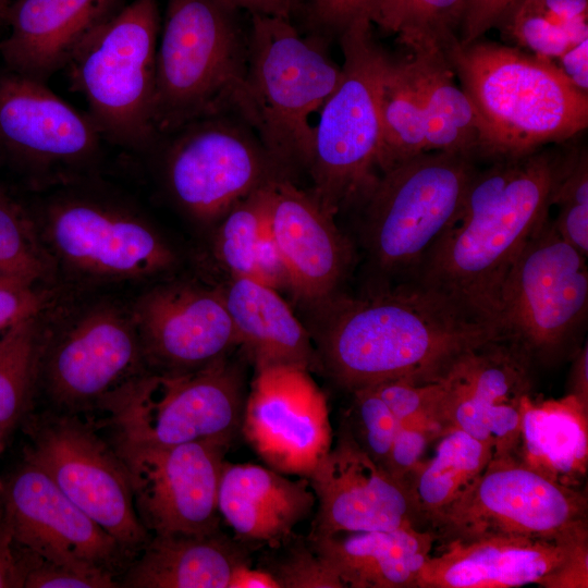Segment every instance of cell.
<instances>
[{
    "mask_svg": "<svg viewBox=\"0 0 588 588\" xmlns=\"http://www.w3.org/2000/svg\"><path fill=\"white\" fill-rule=\"evenodd\" d=\"M322 310L321 370L350 392L394 379L439 381L466 353L505 340L497 323L415 279L363 297L333 296Z\"/></svg>",
    "mask_w": 588,
    "mask_h": 588,
    "instance_id": "6da1fadb",
    "label": "cell"
},
{
    "mask_svg": "<svg viewBox=\"0 0 588 588\" xmlns=\"http://www.w3.org/2000/svg\"><path fill=\"white\" fill-rule=\"evenodd\" d=\"M568 156L569 151L540 148L477 170L460 211L411 279L497 323L504 277L532 232L549 218L551 196Z\"/></svg>",
    "mask_w": 588,
    "mask_h": 588,
    "instance_id": "7a4b0ae2",
    "label": "cell"
},
{
    "mask_svg": "<svg viewBox=\"0 0 588 588\" xmlns=\"http://www.w3.org/2000/svg\"><path fill=\"white\" fill-rule=\"evenodd\" d=\"M440 50L479 118L483 158L522 157L587 128V93L551 59L481 38Z\"/></svg>",
    "mask_w": 588,
    "mask_h": 588,
    "instance_id": "3957f363",
    "label": "cell"
},
{
    "mask_svg": "<svg viewBox=\"0 0 588 588\" xmlns=\"http://www.w3.org/2000/svg\"><path fill=\"white\" fill-rule=\"evenodd\" d=\"M232 0H168L156 53L152 121L159 137L218 113H237L248 32Z\"/></svg>",
    "mask_w": 588,
    "mask_h": 588,
    "instance_id": "277c9868",
    "label": "cell"
},
{
    "mask_svg": "<svg viewBox=\"0 0 588 588\" xmlns=\"http://www.w3.org/2000/svg\"><path fill=\"white\" fill-rule=\"evenodd\" d=\"M327 45L303 35L286 17L250 14L247 72L237 113L284 172L308 169L319 111L342 68Z\"/></svg>",
    "mask_w": 588,
    "mask_h": 588,
    "instance_id": "5b68a950",
    "label": "cell"
},
{
    "mask_svg": "<svg viewBox=\"0 0 588 588\" xmlns=\"http://www.w3.org/2000/svg\"><path fill=\"white\" fill-rule=\"evenodd\" d=\"M160 29L158 1L132 0L79 47L65 68L106 142L145 150L160 138L152 121Z\"/></svg>",
    "mask_w": 588,
    "mask_h": 588,
    "instance_id": "8992f818",
    "label": "cell"
},
{
    "mask_svg": "<svg viewBox=\"0 0 588 588\" xmlns=\"http://www.w3.org/2000/svg\"><path fill=\"white\" fill-rule=\"evenodd\" d=\"M372 23L359 22L339 38L342 77L319 110L308 171L313 196L332 213L360 203L379 174V77L384 57Z\"/></svg>",
    "mask_w": 588,
    "mask_h": 588,
    "instance_id": "52a82bcc",
    "label": "cell"
},
{
    "mask_svg": "<svg viewBox=\"0 0 588 588\" xmlns=\"http://www.w3.org/2000/svg\"><path fill=\"white\" fill-rule=\"evenodd\" d=\"M477 170L465 155L426 151L379 174L362 201L365 242L379 269L415 274L460 211Z\"/></svg>",
    "mask_w": 588,
    "mask_h": 588,
    "instance_id": "ba28073f",
    "label": "cell"
},
{
    "mask_svg": "<svg viewBox=\"0 0 588 588\" xmlns=\"http://www.w3.org/2000/svg\"><path fill=\"white\" fill-rule=\"evenodd\" d=\"M244 373L228 356L198 370L143 377L100 401L118 441L168 446L215 440L231 444L242 428Z\"/></svg>",
    "mask_w": 588,
    "mask_h": 588,
    "instance_id": "9c48e42d",
    "label": "cell"
},
{
    "mask_svg": "<svg viewBox=\"0 0 588 588\" xmlns=\"http://www.w3.org/2000/svg\"><path fill=\"white\" fill-rule=\"evenodd\" d=\"M586 256L547 218L529 236L501 284L495 320L531 360L550 363L575 344L587 320Z\"/></svg>",
    "mask_w": 588,
    "mask_h": 588,
    "instance_id": "30bf717a",
    "label": "cell"
},
{
    "mask_svg": "<svg viewBox=\"0 0 588 588\" xmlns=\"http://www.w3.org/2000/svg\"><path fill=\"white\" fill-rule=\"evenodd\" d=\"M587 497L515 455L493 456L473 486L428 523L440 541L487 535L559 538L587 525Z\"/></svg>",
    "mask_w": 588,
    "mask_h": 588,
    "instance_id": "8fae6325",
    "label": "cell"
},
{
    "mask_svg": "<svg viewBox=\"0 0 588 588\" xmlns=\"http://www.w3.org/2000/svg\"><path fill=\"white\" fill-rule=\"evenodd\" d=\"M169 136L168 185L198 219L222 216L253 191L285 177L253 127L234 111L195 120Z\"/></svg>",
    "mask_w": 588,
    "mask_h": 588,
    "instance_id": "7c38bea8",
    "label": "cell"
},
{
    "mask_svg": "<svg viewBox=\"0 0 588 588\" xmlns=\"http://www.w3.org/2000/svg\"><path fill=\"white\" fill-rule=\"evenodd\" d=\"M584 525L559 538L487 535L441 541L426 560L417 588L588 587Z\"/></svg>",
    "mask_w": 588,
    "mask_h": 588,
    "instance_id": "4fadbf2b",
    "label": "cell"
},
{
    "mask_svg": "<svg viewBox=\"0 0 588 588\" xmlns=\"http://www.w3.org/2000/svg\"><path fill=\"white\" fill-rule=\"evenodd\" d=\"M231 444L203 440L168 446L117 441L137 514L154 536H203L219 529L218 491Z\"/></svg>",
    "mask_w": 588,
    "mask_h": 588,
    "instance_id": "5bb4252c",
    "label": "cell"
},
{
    "mask_svg": "<svg viewBox=\"0 0 588 588\" xmlns=\"http://www.w3.org/2000/svg\"><path fill=\"white\" fill-rule=\"evenodd\" d=\"M25 461L46 473L123 549L149 541V531L137 514L128 474L120 456L89 427L69 417L42 425L32 437Z\"/></svg>",
    "mask_w": 588,
    "mask_h": 588,
    "instance_id": "9a60e30c",
    "label": "cell"
},
{
    "mask_svg": "<svg viewBox=\"0 0 588 588\" xmlns=\"http://www.w3.org/2000/svg\"><path fill=\"white\" fill-rule=\"evenodd\" d=\"M103 137L46 83L0 74V162L34 181L91 163Z\"/></svg>",
    "mask_w": 588,
    "mask_h": 588,
    "instance_id": "2e32d148",
    "label": "cell"
},
{
    "mask_svg": "<svg viewBox=\"0 0 588 588\" xmlns=\"http://www.w3.org/2000/svg\"><path fill=\"white\" fill-rule=\"evenodd\" d=\"M310 371L293 366L256 370L241 432L272 469L308 477L332 445L327 399Z\"/></svg>",
    "mask_w": 588,
    "mask_h": 588,
    "instance_id": "e0dca14e",
    "label": "cell"
},
{
    "mask_svg": "<svg viewBox=\"0 0 588 588\" xmlns=\"http://www.w3.org/2000/svg\"><path fill=\"white\" fill-rule=\"evenodd\" d=\"M530 357L500 340L460 357L443 377L440 418L493 448V456L515 455L523 403L531 394Z\"/></svg>",
    "mask_w": 588,
    "mask_h": 588,
    "instance_id": "ac0fdd59",
    "label": "cell"
},
{
    "mask_svg": "<svg viewBox=\"0 0 588 588\" xmlns=\"http://www.w3.org/2000/svg\"><path fill=\"white\" fill-rule=\"evenodd\" d=\"M307 478L318 502L309 537L416 527L419 519L407 483L369 456L346 421Z\"/></svg>",
    "mask_w": 588,
    "mask_h": 588,
    "instance_id": "d6986e66",
    "label": "cell"
},
{
    "mask_svg": "<svg viewBox=\"0 0 588 588\" xmlns=\"http://www.w3.org/2000/svg\"><path fill=\"white\" fill-rule=\"evenodd\" d=\"M3 507L15 542L40 559L109 569L123 549L30 462L25 461L5 485Z\"/></svg>",
    "mask_w": 588,
    "mask_h": 588,
    "instance_id": "ffe728a7",
    "label": "cell"
},
{
    "mask_svg": "<svg viewBox=\"0 0 588 588\" xmlns=\"http://www.w3.org/2000/svg\"><path fill=\"white\" fill-rule=\"evenodd\" d=\"M49 231L61 257L91 274L142 277L161 271L173 261L171 250L147 225L91 199L53 204Z\"/></svg>",
    "mask_w": 588,
    "mask_h": 588,
    "instance_id": "44dd1931",
    "label": "cell"
},
{
    "mask_svg": "<svg viewBox=\"0 0 588 588\" xmlns=\"http://www.w3.org/2000/svg\"><path fill=\"white\" fill-rule=\"evenodd\" d=\"M136 310L145 351L166 373L198 370L238 346L221 291L162 286L145 295Z\"/></svg>",
    "mask_w": 588,
    "mask_h": 588,
    "instance_id": "7402d4cb",
    "label": "cell"
},
{
    "mask_svg": "<svg viewBox=\"0 0 588 588\" xmlns=\"http://www.w3.org/2000/svg\"><path fill=\"white\" fill-rule=\"evenodd\" d=\"M333 216L289 179L270 183L268 229L286 264L291 290L309 303L333 297L351 264L350 244Z\"/></svg>",
    "mask_w": 588,
    "mask_h": 588,
    "instance_id": "603a6c76",
    "label": "cell"
},
{
    "mask_svg": "<svg viewBox=\"0 0 588 588\" xmlns=\"http://www.w3.org/2000/svg\"><path fill=\"white\" fill-rule=\"evenodd\" d=\"M126 0H12L0 40L5 70L47 83Z\"/></svg>",
    "mask_w": 588,
    "mask_h": 588,
    "instance_id": "cb8c5ba5",
    "label": "cell"
},
{
    "mask_svg": "<svg viewBox=\"0 0 588 588\" xmlns=\"http://www.w3.org/2000/svg\"><path fill=\"white\" fill-rule=\"evenodd\" d=\"M138 355V342L125 319L109 309L93 311L52 353L47 371L50 392L65 406L100 401Z\"/></svg>",
    "mask_w": 588,
    "mask_h": 588,
    "instance_id": "d4e9b609",
    "label": "cell"
},
{
    "mask_svg": "<svg viewBox=\"0 0 588 588\" xmlns=\"http://www.w3.org/2000/svg\"><path fill=\"white\" fill-rule=\"evenodd\" d=\"M315 504L307 477L291 479L249 463L223 464L218 509L242 542L280 546L309 517Z\"/></svg>",
    "mask_w": 588,
    "mask_h": 588,
    "instance_id": "484cf974",
    "label": "cell"
},
{
    "mask_svg": "<svg viewBox=\"0 0 588 588\" xmlns=\"http://www.w3.org/2000/svg\"><path fill=\"white\" fill-rule=\"evenodd\" d=\"M307 540L345 587L417 588L419 573L437 538L432 530L403 527L336 532Z\"/></svg>",
    "mask_w": 588,
    "mask_h": 588,
    "instance_id": "4316f807",
    "label": "cell"
},
{
    "mask_svg": "<svg viewBox=\"0 0 588 588\" xmlns=\"http://www.w3.org/2000/svg\"><path fill=\"white\" fill-rule=\"evenodd\" d=\"M221 293L238 346L256 370L274 366L321 370L309 333L278 291L254 279L232 277Z\"/></svg>",
    "mask_w": 588,
    "mask_h": 588,
    "instance_id": "83f0119b",
    "label": "cell"
},
{
    "mask_svg": "<svg viewBox=\"0 0 588 588\" xmlns=\"http://www.w3.org/2000/svg\"><path fill=\"white\" fill-rule=\"evenodd\" d=\"M128 571L133 588H230L249 565L246 550L220 530L203 536H154Z\"/></svg>",
    "mask_w": 588,
    "mask_h": 588,
    "instance_id": "f1b7e54d",
    "label": "cell"
},
{
    "mask_svg": "<svg viewBox=\"0 0 588 588\" xmlns=\"http://www.w3.org/2000/svg\"><path fill=\"white\" fill-rule=\"evenodd\" d=\"M516 456L548 478L578 488L588 467V407L567 394L523 403Z\"/></svg>",
    "mask_w": 588,
    "mask_h": 588,
    "instance_id": "f546056e",
    "label": "cell"
},
{
    "mask_svg": "<svg viewBox=\"0 0 588 588\" xmlns=\"http://www.w3.org/2000/svg\"><path fill=\"white\" fill-rule=\"evenodd\" d=\"M408 49L412 53L403 61L422 106L426 151L483 158L479 118L441 50L431 44Z\"/></svg>",
    "mask_w": 588,
    "mask_h": 588,
    "instance_id": "4dcf8cb0",
    "label": "cell"
},
{
    "mask_svg": "<svg viewBox=\"0 0 588 588\" xmlns=\"http://www.w3.org/2000/svg\"><path fill=\"white\" fill-rule=\"evenodd\" d=\"M439 439L433 457L422 461L406 481L419 519L426 522L456 502L493 457L491 445L460 429Z\"/></svg>",
    "mask_w": 588,
    "mask_h": 588,
    "instance_id": "1f68e13d",
    "label": "cell"
},
{
    "mask_svg": "<svg viewBox=\"0 0 588 588\" xmlns=\"http://www.w3.org/2000/svg\"><path fill=\"white\" fill-rule=\"evenodd\" d=\"M381 172L426 152V125L418 93L403 59L384 52L378 87Z\"/></svg>",
    "mask_w": 588,
    "mask_h": 588,
    "instance_id": "d6a6232c",
    "label": "cell"
},
{
    "mask_svg": "<svg viewBox=\"0 0 588 588\" xmlns=\"http://www.w3.org/2000/svg\"><path fill=\"white\" fill-rule=\"evenodd\" d=\"M35 317L0 334V432L15 426L30 400L38 360Z\"/></svg>",
    "mask_w": 588,
    "mask_h": 588,
    "instance_id": "836d02e7",
    "label": "cell"
},
{
    "mask_svg": "<svg viewBox=\"0 0 588 588\" xmlns=\"http://www.w3.org/2000/svg\"><path fill=\"white\" fill-rule=\"evenodd\" d=\"M271 182L253 191L224 213L216 252L232 277L257 280L256 250L267 224Z\"/></svg>",
    "mask_w": 588,
    "mask_h": 588,
    "instance_id": "e575fe53",
    "label": "cell"
},
{
    "mask_svg": "<svg viewBox=\"0 0 588 588\" xmlns=\"http://www.w3.org/2000/svg\"><path fill=\"white\" fill-rule=\"evenodd\" d=\"M497 26L518 46L551 60L588 38L587 21L564 24L544 8L542 0H518Z\"/></svg>",
    "mask_w": 588,
    "mask_h": 588,
    "instance_id": "d590c367",
    "label": "cell"
},
{
    "mask_svg": "<svg viewBox=\"0 0 588 588\" xmlns=\"http://www.w3.org/2000/svg\"><path fill=\"white\" fill-rule=\"evenodd\" d=\"M20 204L0 188V278L32 286L45 273V261Z\"/></svg>",
    "mask_w": 588,
    "mask_h": 588,
    "instance_id": "8d00e7d4",
    "label": "cell"
},
{
    "mask_svg": "<svg viewBox=\"0 0 588 588\" xmlns=\"http://www.w3.org/2000/svg\"><path fill=\"white\" fill-rule=\"evenodd\" d=\"M384 0H291L289 20L303 35L324 45L359 22L377 23Z\"/></svg>",
    "mask_w": 588,
    "mask_h": 588,
    "instance_id": "74e56055",
    "label": "cell"
},
{
    "mask_svg": "<svg viewBox=\"0 0 588 588\" xmlns=\"http://www.w3.org/2000/svg\"><path fill=\"white\" fill-rule=\"evenodd\" d=\"M551 205L559 212L553 224L559 234L587 257L588 254V156L571 150L553 189Z\"/></svg>",
    "mask_w": 588,
    "mask_h": 588,
    "instance_id": "f35d334b",
    "label": "cell"
},
{
    "mask_svg": "<svg viewBox=\"0 0 588 588\" xmlns=\"http://www.w3.org/2000/svg\"><path fill=\"white\" fill-rule=\"evenodd\" d=\"M466 0H407L396 32L407 48L431 44L439 49L458 38Z\"/></svg>",
    "mask_w": 588,
    "mask_h": 588,
    "instance_id": "ab89813d",
    "label": "cell"
},
{
    "mask_svg": "<svg viewBox=\"0 0 588 588\" xmlns=\"http://www.w3.org/2000/svg\"><path fill=\"white\" fill-rule=\"evenodd\" d=\"M352 393L353 416L346 424L359 445L385 468L399 420L373 388L365 387Z\"/></svg>",
    "mask_w": 588,
    "mask_h": 588,
    "instance_id": "60d3db41",
    "label": "cell"
},
{
    "mask_svg": "<svg viewBox=\"0 0 588 588\" xmlns=\"http://www.w3.org/2000/svg\"><path fill=\"white\" fill-rule=\"evenodd\" d=\"M292 542L277 559H271L268 571L280 588H345L331 566L313 549L293 535Z\"/></svg>",
    "mask_w": 588,
    "mask_h": 588,
    "instance_id": "b9f144b4",
    "label": "cell"
},
{
    "mask_svg": "<svg viewBox=\"0 0 588 588\" xmlns=\"http://www.w3.org/2000/svg\"><path fill=\"white\" fill-rule=\"evenodd\" d=\"M445 431V426L434 415H417L399 421L385 469L406 483L422 462L427 446Z\"/></svg>",
    "mask_w": 588,
    "mask_h": 588,
    "instance_id": "7bdbcfd3",
    "label": "cell"
},
{
    "mask_svg": "<svg viewBox=\"0 0 588 588\" xmlns=\"http://www.w3.org/2000/svg\"><path fill=\"white\" fill-rule=\"evenodd\" d=\"M369 387L380 395L399 421L424 414L440 418V406L445 392L443 378L420 383L394 379Z\"/></svg>",
    "mask_w": 588,
    "mask_h": 588,
    "instance_id": "ee69618b",
    "label": "cell"
},
{
    "mask_svg": "<svg viewBox=\"0 0 588 588\" xmlns=\"http://www.w3.org/2000/svg\"><path fill=\"white\" fill-rule=\"evenodd\" d=\"M35 556V555H34ZM24 588H113L119 587L109 569H82L36 556L26 563Z\"/></svg>",
    "mask_w": 588,
    "mask_h": 588,
    "instance_id": "f6af8a7d",
    "label": "cell"
},
{
    "mask_svg": "<svg viewBox=\"0 0 588 588\" xmlns=\"http://www.w3.org/2000/svg\"><path fill=\"white\" fill-rule=\"evenodd\" d=\"M518 0H466L458 39L463 45L480 39L495 27Z\"/></svg>",
    "mask_w": 588,
    "mask_h": 588,
    "instance_id": "bcb514c9",
    "label": "cell"
},
{
    "mask_svg": "<svg viewBox=\"0 0 588 588\" xmlns=\"http://www.w3.org/2000/svg\"><path fill=\"white\" fill-rule=\"evenodd\" d=\"M42 303V296L32 286L0 284V334L16 322L36 316Z\"/></svg>",
    "mask_w": 588,
    "mask_h": 588,
    "instance_id": "7dc6e473",
    "label": "cell"
},
{
    "mask_svg": "<svg viewBox=\"0 0 588 588\" xmlns=\"http://www.w3.org/2000/svg\"><path fill=\"white\" fill-rule=\"evenodd\" d=\"M256 274L257 281L275 291L291 290V278L286 264L269 232L268 222L256 250Z\"/></svg>",
    "mask_w": 588,
    "mask_h": 588,
    "instance_id": "c3c4849f",
    "label": "cell"
},
{
    "mask_svg": "<svg viewBox=\"0 0 588 588\" xmlns=\"http://www.w3.org/2000/svg\"><path fill=\"white\" fill-rule=\"evenodd\" d=\"M13 534L3 519L0 523V588L24 586L26 563L20 562L13 552Z\"/></svg>",
    "mask_w": 588,
    "mask_h": 588,
    "instance_id": "681fc988",
    "label": "cell"
},
{
    "mask_svg": "<svg viewBox=\"0 0 588 588\" xmlns=\"http://www.w3.org/2000/svg\"><path fill=\"white\" fill-rule=\"evenodd\" d=\"M565 76L580 90H588V38L569 47L558 58Z\"/></svg>",
    "mask_w": 588,
    "mask_h": 588,
    "instance_id": "f907efd6",
    "label": "cell"
},
{
    "mask_svg": "<svg viewBox=\"0 0 588 588\" xmlns=\"http://www.w3.org/2000/svg\"><path fill=\"white\" fill-rule=\"evenodd\" d=\"M568 394L588 407V347L585 344L576 354L571 369Z\"/></svg>",
    "mask_w": 588,
    "mask_h": 588,
    "instance_id": "816d5d0a",
    "label": "cell"
},
{
    "mask_svg": "<svg viewBox=\"0 0 588 588\" xmlns=\"http://www.w3.org/2000/svg\"><path fill=\"white\" fill-rule=\"evenodd\" d=\"M542 3L554 17L564 24L587 21L588 0H542Z\"/></svg>",
    "mask_w": 588,
    "mask_h": 588,
    "instance_id": "f5cc1de1",
    "label": "cell"
},
{
    "mask_svg": "<svg viewBox=\"0 0 588 588\" xmlns=\"http://www.w3.org/2000/svg\"><path fill=\"white\" fill-rule=\"evenodd\" d=\"M230 588H280V586L268 571L246 565L237 571Z\"/></svg>",
    "mask_w": 588,
    "mask_h": 588,
    "instance_id": "db71d44e",
    "label": "cell"
},
{
    "mask_svg": "<svg viewBox=\"0 0 588 588\" xmlns=\"http://www.w3.org/2000/svg\"><path fill=\"white\" fill-rule=\"evenodd\" d=\"M234 4L249 14L283 16L289 19L291 0H232Z\"/></svg>",
    "mask_w": 588,
    "mask_h": 588,
    "instance_id": "11a10c76",
    "label": "cell"
},
{
    "mask_svg": "<svg viewBox=\"0 0 588 588\" xmlns=\"http://www.w3.org/2000/svg\"><path fill=\"white\" fill-rule=\"evenodd\" d=\"M407 0H384L376 25L382 32L395 34Z\"/></svg>",
    "mask_w": 588,
    "mask_h": 588,
    "instance_id": "9f6ffc18",
    "label": "cell"
},
{
    "mask_svg": "<svg viewBox=\"0 0 588 588\" xmlns=\"http://www.w3.org/2000/svg\"><path fill=\"white\" fill-rule=\"evenodd\" d=\"M12 0H0V25L4 24L5 15Z\"/></svg>",
    "mask_w": 588,
    "mask_h": 588,
    "instance_id": "6f0895ef",
    "label": "cell"
},
{
    "mask_svg": "<svg viewBox=\"0 0 588 588\" xmlns=\"http://www.w3.org/2000/svg\"><path fill=\"white\" fill-rule=\"evenodd\" d=\"M0 284H15V285H21V284H17V283H15V282H12V281L2 279V278H0ZM26 286H27V285H26Z\"/></svg>",
    "mask_w": 588,
    "mask_h": 588,
    "instance_id": "680465c9",
    "label": "cell"
}]
</instances>
